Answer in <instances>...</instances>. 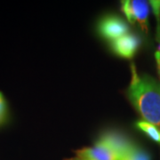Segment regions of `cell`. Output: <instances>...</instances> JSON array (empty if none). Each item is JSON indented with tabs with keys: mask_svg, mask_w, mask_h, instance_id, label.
Here are the masks:
<instances>
[{
	"mask_svg": "<svg viewBox=\"0 0 160 160\" xmlns=\"http://www.w3.org/2000/svg\"><path fill=\"white\" fill-rule=\"evenodd\" d=\"M98 30L105 39L114 41L128 34L129 27L123 19L115 15H109L100 21Z\"/></svg>",
	"mask_w": 160,
	"mask_h": 160,
	"instance_id": "3957f363",
	"label": "cell"
},
{
	"mask_svg": "<svg viewBox=\"0 0 160 160\" xmlns=\"http://www.w3.org/2000/svg\"><path fill=\"white\" fill-rule=\"evenodd\" d=\"M121 7L129 22L138 23L141 29L147 32L149 2L144 0H125L122 1Z\"/></svg>",
	"mask_w": 160,
	"mask_h": 160,
	"instance_id": "7a4b0ae2",
	"label": "cell"
},
{
	"mask_svg": "<svg viewBox=\"0 0 160 160\" xmlns=\"http://www.w3.org/2000/svg\"><path fill=\"white\" fill-rule=\"evenodd\" d=\"M132 79L128 98L144 121L160 127V85L152 78L138 74L132 64Z\"/></svg>",
	"mask_w": 160,
	"mask_h": 160,
	"instance_id": "6da1fadb",
	"label": "cell"
},
{
	"mask_svg": "<svg viewBox=\"0 0 160 160\" xmlns=\"http://www.w3.org/2000/svg\"><path fill=\"white\" fill-rule=\"evenodd\" d=\"M119 160H150V156L147 151L134 144Z\"/></svg>",
	"mask_w": 160,
	"mask_h": 160,
	"instance_id": "ba28073f",
	"label": "cell"
},
{
	"mask_svg": "<svg viewBox=\"0 0 160 160\" xmlns=\"http://www.w3.org/2000/svg\"><path fill=\"white\" fill-rule=\"evenodd\" d=\"M6 111V104L5 98L3 96V94L0 92V123L3 121V119L5 118Z\"/></svg>",
	"mask_w": 160,
	"mask_h": 160,
	"instance_id": "9c48e42d",
	"label": "cell"
},
{
	"mask_svg": "<svg viewBox=\"0 0 160 160\" xmlns=\"http://www.w3.org/2000/svg\"><path fill=\"white\" fill-rule=\"evenodd\" d=\"M98 141L114 149L120 158L134 145V143L132 142L129 139L118 132H106L101 135Z\"/></svg>",
	"mask_w": 160,
	"mask_h": 160,
	"instance_id": "8992f818",
	"label": "cell"
},
{
	"mask_svg": "<svg viewBox=\"0 0 160 160\" xmlns=\"http://www.w3.org/2000/svg\"><path fill=\"white\" fill-rule=\"evenodd\" d=\"M113 51L121 57L130 59L138 50L140 46V39L133 34H126L118 39L112 41Z\"/></svg>",
	"mask_w": 160,
	"mask_h": 160,
	"instance_id": "5b68a950",
	"label": "cell"
},
{
	"mask_svg": "<svg viewBox=\"0 0 160 160\" xmlns=\"http://www.w3.org/2000/svg\"><path fill=\"white\" fill-rule=\"evenodd\" d=\"M68 160H81V159H79L78 158H70V159H68Z\"/></svg>",
	"mask_w": 160,
	"mask_h": 160,
	"instance_id": "8fae6325",
	"label": "cell"
},
{
	"mask_svg": "<svg viewBox=\"0 0 160 160\" xmlns=\"http://www.w3.org/2000/svg\"><path fill=\"white\" fill-rule=\"evenodd\" d=\"M155 57H156V60H157L158 67V70H159V73H160V50L156 52V53H155Z\"/></svg>",
	"mask_w": 160,
	"mask_h": 160,
	"instance_id": "30bf717a",
	"label": "cell"
},
{
	"mask_svg": "<svg viewBox=\"0 0 160 160\" xmlns=\"http://www.w3.org/2000/svg\"><path fill=\"white\" fill-rule=\"evenodd\" d=\"M137 127L142 131L144 133H146L150 139L157 142L160 143V129L158 126H154L146 121H139L136 124Z\"/></svg>",
	"mask_w": 160,
	"mask_h": 160,
	"instance_id": "52a82bcc",
	"label": "cell"
},
{
	"mask_svg": "<svg viewBox=\"0 0 160 160\" xmlns=\"http://www.w3.org/2000/svg\"><path fill=\"white\" fill-rule=\"evenodd\" d=\"M81 160H119L120 157L114 149L98 141L93 147L84 148L77 151Z\"/></svg>",
	"mask_w": 160,
	"mask_h": 160,
	"instance_id": "277c9868",
	"label": "cell"
}]
</instances>
